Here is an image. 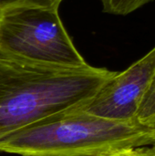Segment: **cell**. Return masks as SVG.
I'll list each match as a JSON object with an SVG mask.
<instances>
[{"label": "cell", "instance_id": "6da1fadb", "mask_svg": "<svg viewBox=\"0 0 155 156\" xmlns=\"http://www.w3.org/2000/svg\"><path fill=\"white\" fill-rule=\"evenodd\" d=\"M116 73L89 63L58 66L0 51V143L23 128L83 108Z\"/></svg>", "mask_w": 155, "mask_h": 156}, {"label": "cell", "instance_id": "7a4b0ae2", "mask_svg": "<svg viewBox=\"0 0 155 156\" xmlns=\"http://www.w3.org/2000/svg\"><path fill=\"white\" fill-rule=\"evenodd\" d=\"M155 144L154 127L76 110L23 128L0 143V153L22 156H107Z\"/></svg>", "mask_w": 155, "mask_h": 156}, {"label": "cell", "instance_id": "3957f363", "mask_svg": "<svg viewBox=\"0 0 155 156\" xmlns=\"http://www.w3.org/2000/svg\"><path fill=\"white\" fill-rule=\"evenodd\" d=\"M0 51L25 60L79 67L88 62L75 47L58 8L19 6L0 14Z\"/></svg>", "mask_w": 155, "mask_h": 156}, {"label": "cell", "instance_id": "277c9868", "mask_svg": "<svg viewBox=\"0 0 155 156\" xmlns=\"http://www.w3.org/2000/svg\"><path fill=\"white\" fill-rule=\"evenodd\" d=\"M154 80L155 47L128 69L117 72L79 110L114 121L136 120Z\"/></svg>", "mask_w": 155, "mask_h": 156}, {"label": "cell", "instance_id": "5b68a950", "mask_svg": "<svg viewBox=\"0 0 155 156\" xmlns=\"http://www.w3.org/2000/svg\"><path fill=\"white\" fill-rule=\"evenodd\" d=\"M153 0H100L105 13L111 15H129Z\"/></svg>", "mask_w": 155, "mask_h": 156}, {"label": "cell", "instance_id": "8992f818", "mask_svg": "<svg viewBox=\"0 0 155 156\" xmlns=\"http://www.w3.org/2000/svg\"><path fill=\"white\" fill-rule=\"evenodd\" d=\"M136 121L144 126H155V80L140 108Z\"/></svg>", "mask_w": 155, "mask_h": 156}, {"label": "cell", "instance_id": "52a82bcc", "mask_svg": "<svg viewBox=\"0 0 155 156\" xmlns=\"http://www.w3.org/2000/svg\"><path fill=\"white\" fill-rule=\"evenodd\" d=\"M63 0H0V14L19 6H42L58 8Z\"/></svg>", "mask_w": 155, "mask_h": 156}, {"label": "cell", "instance_id": "ba28073f", "mask_svg": "<svg viewBox=\"0 0 155 156\" xmlns=\"http://www.w3.org/2000/svg\"><path fill=\"white\" fill-rule=\"evenodd\" d=\"M107 156H155V150L152 146H141L122 150Z\"/></svg>", "mask_w": 155, "mask_h": 156}, {"label": "cell", "instance_id": "9c48e42d", "mask_svg": "<svg viewBox=\"0 0 155 156\" xmlns=\"http://www.w3.org/2000/svg\"><path fill=\"white\" fill-rule=\"evenodd\" d=\"M154 130H155V126H154ZM151 146H152V147H153V149L155 150V144H153V145H151Z\"/></svg>", "mask_w": 155, "mask_h": 156}]
</instances>
